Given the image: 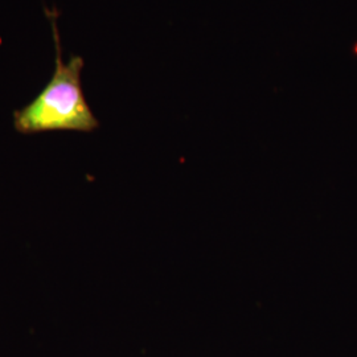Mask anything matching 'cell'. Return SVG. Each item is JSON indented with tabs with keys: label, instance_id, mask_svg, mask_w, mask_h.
Instances as JSON below:
<instances>
[{
	"label": "cell",
	"instance_id": "1",
	"mask_svg": "<svg viewBox=\"0 0 357 357\" xmlns=\"http://www.w3.org/2000/svg\"><path fill=\"white\" fill-rule=\"evenodd\" d=\"M51 20L56 47V68L51 81L31 103L13 113V125L20 134L47 131H84L98 128V121L90 110L81 86L84 59L73 56L63 60V48L57 26V11L47 10Z\"/></svg>",
	"mask_w": 357,
	"mask_h": 357
}]
</instances>
